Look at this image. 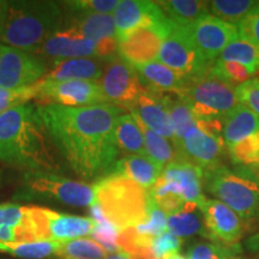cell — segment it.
I'll use <instances>...</instances> for the list:
<instances>
[{
  "label": "cell",
  "instance_id": "obj_13",
  "mask_svg": "<svg viewBox=\"0 0 259 259\" xmlns=\"http://www.w3.org/2000/svg\"><path fill=\"white\" fill-rule=\"evenodd\" d=\"M198 205L203 213L206 238L215 244L227 246L239 244L245 233L250 229L240 216L218 199L204 197Z\"/></svg>",
  "mask_w": 259,
  "mask_h": 259
},
{
  "label": "cell",
  "instance_id": "obj_16",
  "mask_svg": "<svg viewBox=\"0 0 259 259\" xmlns=\"http://www.w3.org/2000/svg\"><path fill=\"white\" fill-rule=\"evenodd\" d=\"M38 53L56 59H74V58L96 59L95 44L84 36L79 29L65 17L60 28L45 42Z\"/></svg>",
  "mask_w": 259,
  "mask_h": 259
},
{
  "label": "cell",
  "instance_id": "obj_5",
  "mask_svg": "<svg viewBox=\"0 0 259 259\" xmlns=\"http://www.w3.org/2000/svg\"><path fill=\"white\" fill-rule=\"evenodd\" d=\"M204 185L236 215L250 225L259 221V180L247 167L220 166L204 171Z\"/></svg>",
  "mask_w": 259,
  "mask_h": 259
},
{
  "label": "cell",
  "instance_id": "obj_9",
  "mask_svg": "<svg viewBox=\"0 0 259 259\" xmlns=\"http://www.w3.org/2000/svg\"><path fill=\"white\" fill-rule=\"evenodd\" d=\"M99 84L107 103L127 111L145 92L135 67L119 57L106 64Z\"/></svg>",
  "mask_w": 259,
  "mask_h": 259
},
{
  "label": "cell",
  "instance_id": "obj_49",
  "mask_svg": "<svg viewBox=\"0 0 259 259\" xmlns=\"http://www.w3.org/2000/svg\"><path fill=\"white\" fill-rule=\"evenodd\" d=\"M106 259H128V254H126L125 252H116V253H111L106 257Z\"/></svg>",
  "mask_w": 259,
  "mask_h": 259
},
{
  "label": "cell",
  "instance_id": "obj_23",
  "mask_svg": "<svg viewBox=\"0 0 259 259\" xmlns=\"http://www.w3.org/2000/svg\"><path fill=\"white\" fill-rule=\"evenodd\" d=\"M44 211L47 219L50 240L63 242L83 238L92 234L95 226L89 218L67 215L47 208H44Z\"/></svg>",
  "mask_w": 259,
  "mask_h": 259
},
{
  "label": "cell",
  "instance_id": "obj_47",
  "mask_svg": "<svg viewBox=\"0 0 259 259\" xmlns=\"http://www.w3.org/2000/svg\"><path fill=\"white\" fill-rule=\"evenodd\" d=\"M128 259H157L150 246L141 247L136 253L128 255Z\"/></svg>",
  "mask_w": 259,
  "mask_h": 259
},
{
  "label": "cell",
  "instance_id": "obj_29",
  "mask_svg": "<svg viewBox=\"0 0 259 259\" xmlns=\"http://www.w3.org/2000/svg\"><path fill=\"white\" fill-rule=\"evenodd\" d=\"M114 135L119 150L128 155H145L143 134L131 114L119 116Z\"/></svg>",
  "mask_w": 259,
  "mask_h": 259
},
{
  "label": "cell",
  "instance_id": "obj_42",
  "mask_svg": "<svg viewBox=\"0 0 259 259\" xmlns=\"http://www.w3.org/2000/svg\"><path fill=\"white\" fill-rule=\"evenodd\" d=\"M151 241L153 239L139 235L136 227H126L124 229H120L118 233V239H116L119 251L125 252L128 255L136 253L141 247H145V246L151 247Z\"/></svg>",
  "mask_w": 259,
  "mask_h": 259
},
{
  "label": "cell",
  "instance_id": "obj_8",
  "mask_svg": "<svg viewBox=\"0 0 259 259\" xmlns=\"http://www.w3.org/2000/svg\"><path fill=\"white\" fill-rule=\"evenodd\" d=\"M158 60L183 77L186 83L209 73L208 63L194 47L190 28H181L169 21V29L161 45ZM187 87V85H186Z\"/></svg>",
  "mask_w": 259,
  "mask_h": 259
},
{
  "label": "cell",
  "instance_id": "obj_20",
  "mask_svg": "<svg viewBox=\"0 0 259 259\" xmlns=\"http://www.w3.org/2000/svg\"><path fill=\"white\" fill-rule=\"evenodd\" d=\"M102 61L93 58L56 59L51 70L44 76V80L65 82V80H89L99 82L103 73Z\"/></svg>",
  "mask_w": 259,
  "mask_h": 259
},
{
  "label": "cell",
  "instance_id": "obj_35",
  "mask_svg": "<svg viewBox=\"0 0 259 259\" xmlns=\"http://www.w3.org/2000/svg\"><path fill=\"white\" fill-rule=\"evenodd\" d=\"M257 3L251 0H212L208 2V8L215 17L228 23L238 24Z\"/></svg>",
  "mask_w": 259,
  "mask_h": 259
},
{
  "label": "cell",
  "instance_id": "obj_40",
  "mask_svg": "<svg viewBox=\"0 0 259 259\" xmlns=\"http://www.w3.org/2000/svg\"><path fill=\"white\" fill-rule=\"evenodd\" d=\"M36 84L19 89L0 88V114L18 106L25 105L31 99H36Z\"/></svg>",
  "mask_w": 259,
  "mask_h": 259
},
{
  "label": "cell",
  "instance_id": "obj_39",
  "mask_svg": "<svg viewBox=\"0 0 259 259\" xmlns=\"http://www.w3.org/2000/svg\"><path fill=\"white\" fill-rule=\"evenodd\" d=\"M138 234L145 238L154 239L155 236L162 234L167 231V218L166 213L158 208L157 204L151 200L149 206L147 218L144 221L136 227Z\"/></svg>",
  "mask_w": 259,
  "mask_h": 259
},
{
  "label": "cell",
  "instance_id": "obj_31",
  "mask_svg": "<svg viewBox=\"0 0 259 259\" xmlns=\"http://www.w3.org/2000/svg\"><path fill=\"white\" fill-rule=\"evenodd\" d=\"M135 120L137 121L138 126L141 127L142 134H143L145 155L163 169L166 164L176 160V148H173V145L169 143L168 139L155 134L151 130H149L147 126L142 124L141 121L137 120V119H135Z\"/></svg>",
  "mask_w": 259,
  "mask_h": 259
},
{
  "label": "cell",
  "instance_id": "obj_15",
  "mask_svg": "<svg viewBox=\"0 0 259 259\" xmlns=\"http://www.w3.org/2000/svg\"><path fill=\"white\" fill-rule=\"evenodd\" d=\"M190 35L204 60L213 63L222 51L239 37V31L235 24L208 15L190 28Z\"/></svg>",
  "mask_w": 259,
  "mask_h": 259
},
{
  "label": "cell",
  "instance_id": "obj_46",
  "mask_svg": "<svg viewBox=\"0 0 259 259\" xmlns=\"http://www.w3.org/2000/svg\"><path fill=\"white\" fill-rule=\"evenodd\" d=\"M239 36L259 46V2L253 9L236 24Z\"/></svg>",
  "mask_w": 259,
  "mask_h": 259
},
{
  "label": "cell",
  "instance_id": "obj_34",
  "mask_svg": "<svg viewBox=\"0 0 259 259\" xmlns=\"http://www.w3.org/2000/svg\"><path fill=\"white\" fill-rule=\"evenodd\" d=\"M107 251L93 239L79 238L60 242L58 258L106 259Z\"/></svg>",
  "mask_w": 259,
  "mask_h": 259
},
{
  "label": "cell",
  "instance_id": "obj_6",
  "mask_svg": "<svg viewBox=\"0 0 259 259\" xmlns=\"http://www.w3.org/2000/svg\"><path fill=\"white\" fill-rule=\"evenodd\" d=\"M18 196L17 198L22 199L48 200L77 208L92 206L95 203L94 187L46 171L25 173Z\"/></svg>",
  "mask_w": 259,
  "mask_h": 259
},
{
  "label": "cell",
  "instance_id": "obj_38",
  "mask_svg": "<svg viewBox=\"0 0 259 259\" xmlns=\"http://www.w3.org/2000/svg\"><path fill=\"white\" fill-rule=\"evenodd\" d=\"M241 245H220L215 242H197L187 251L189 259H227L234 252H240Z\"/></svg>",
  "mask_w": 259,
  "mask_h": 259
},
{
  "label": "cell",
  "instance_id": "obj_11",
  "mask_svg": "<svg viewBox=\"0 0 259 259\" xmlns=\"http://www.w3.org/2000/svg\"><path fill=\"white\" fill-rule=\"evenodd\" d=\"M169 29V19L143 24L119 40L118 54L132 66L158 59L161 45Z\"/></svg>",
  "mask_w": 259,
  "mask_h": 259
},
{
  "label": "cell",
  "instance_id": "obj_24",
  "mask_svg": "<svg viewBox=\"0 0 259 259\" xmlns=\"http://www.w3.org/2000/svg\"><path fill=\"white\" fill-rule=\"evenodd\" d=\"M257 132H259V116L242 103H239L222 119V138L226 148Z\"/></svg>",
  "mask_w": 259,
  "mask_h": 259
},
{
  "label": "cell",
  "instance_id": "obj_43",
  "mask_svg": "<svg viewBox=\"0 0 259 259\" xmlns=\"http://www.w3.org/2000/svg\"><path fill=\"white\" fill-rule=\"evenodd\" d=\"M118 233L119 229L113 223L95 225L92 232V238L94 241L101 245L107 252H109V253H116V252H119L118 244H116Z\"/></svg>",
  "mask_w": 259,
  "mask_h": 259
},
{
  "label": "cell",
  "instance_id": "obj_33",
  "mask_svg": "<svg viewBox=\"0 0 259 259\" xmlns=\"http://www.w3.org/2000/svg\"><path fill=\"white\" fill-rule=\"evenodd\" d=\"M219 59L244 65L255 74L259 70V46L239 36L222 51Z\"/></svg>",
  "mask_w": 259,
  "mask_h": 259
},
{
  "label": "cell",
  "instance_id": "obj_50",
  "mask_svg": "<svg viewBox=\"0 0 259 259\" xmlns=\"http://www.w3.org/2000/svg\"><path fill=\"white\" fill-rule=\"evenodd\" d=\"M227 259H251L248 257H245V255L241 254V251L240 252H234V253H232L231 255H228Z\"/></svg>",
  "mask_w": 259,
  "mask_h": 259
},
{
  "label": "cell",
  "instance_id": "obj_45",
  "mask_svg": "<svg viewBox=\"0 0 259 259\" xmlns=\"http://www.w3.org/2000/svg\"><path fill=\"white\" fill-rule=\"evenodd\" d=\"M181 244L183 242H181L180 238L171 234L169 231H166L153 239L151 250L154 251L157 259H163L169 254L178 253V251L181 247Z\"/></svg>",
  "mask_w": 259,
  "mask_h": 259
},
{
  "label": "cell",
  "instance_id": "obj_25",
  "mask_svg": "<svg viewBox=\"0 0 259 259\" xmlns=\"http://www.w3.org/2000/svg\"><path fill=\"white\" fill-rule=\"evenodd\" d=\"M162 170L147 155H126L116 162L113 173L128 178L149 191L156 183Z\"/></svg>",
  "mask_w": 259,
  "mask_h": 259
},
{
  "label": "cell",
  "instance_id": "obj_14",
  "mask_svg": "<svg viewBox=\"0 0 259 259\" xmlns=\"http://www.w3.org/2000/svg\"><path fill=\"white\" fill-rule=\"evenodd\" d=\"M225 148L226 144L221 135L194 126L176 147V158L189 161L205 171L221 164L226 153Z\"/></svg>",
  "mask_w": 259,
  "mask_h": 259
},
{
  "label": "cell",
  "instance_id": "obj_2",
  "mask_svg": "<svg viewBox=\"0 0 259 259\" xmlns=\"http://www.w3.org/2000/svg\"><path fill=\"white\" fill-rule=\"evenodd\" d=\"M59 151L32 105L18 106L0 114V161L28 171H61Z\"/></svg>",
  "mask_w": 259,
  "mask_h": 259
},
{
  "label": "cell",
  "instance_id": "obj_44",
  "mask_svg": "<svg viewBox=\"0 0 259 259\" xmlns=\"http://www.w3.org/2000/svg\"><path fill=\"white\" fill-rule=\"evenodd\" d=\"M239 102L259 116V78H251L235 88Z\"/></svg>",
  "mask_w": 259,
  "mask_h": 259
},
{
  "label": "cell",
  "instance_id": "obj_51",
  "mask_svg": "<svg viewBox=\"0 0 259 259\" xmlns=\"http://www.w3.org/2000/svg\"><path fill=\"white\" fill-rule=\"evenodd\" d=\"M163 259H186V258L179 253H174V254L167 255V257H164Z\"/></svg>",
  "mask_w": 259,
  "mask_h": 259
},
{
  "label": "cell",
  "instance_id": "obj_37",
  "mask_svg": "<svg viewBox=\"0 0 259 259\" xmlns=\"http://www.w3.org/2000/svg\"><path fill=\"white\" fill-rule=\"evenodd\" d=\"M233 164L240 167L259 166V132L227 148Z\"/></svg>",
  "mask_w": 259,
  "mask_h": 259
},
{
  "label": "cell",
  "instance_id": "obj_41",
  "mask_svg": "<svg viewBox=\"0 0 259 259\" xmlns=\"http://www.w3.org/2000/svg\"><path fill=\"white\" fill-rule=\"evenodd\" d=\"M119 0H77L64 3L65 8L70 10V14H114L118 8Z\"/></svg>",
  "mask_w": 259,
  "mask_h": 259
},
{
  "label": "cell",
  "instance_id": "obj_53",
  "mask_svg": "<svg viewBox=\"0 0 259 259\" xmlns=\"http://www.w3.org/2000/svg\"><path fill=\"white\" fill-rule=\"evenodd\" d=\"M255 176H257V179L259 180V168H258V171H257V174H255Z\"/></svg>",
  "mask_w": 259,
  "mask_h": 259
},
{
  "label": "cell",
  "instance_id": "obj_19",
  "mask_svg": "<svg viewBox=\"0 0 259 259\" xmlns=\"http://www.w3.org/2000/svg\"><path fill=\"white\" fill-rule=\"evenodd\" d=\"M36 241L31 220L30 206L14 203L0 204V242Z\"/></svg>",
  "mask_w": 259,
  "mask_h": 259
},
{
  "label": "cell",
  "instance_id": "obj_48",
  "mask_svg": "<svg viewBox=\"0 0 259 259\" xmlns=\"http://www.w3.org/2000/svg\"><path fill=\"white\" fill-rule=\"evenodd\" d=\"M245 247L247 248L251 253H254L259 257V232L250 236V238L245 241Z\"/></svg>",
  "mask_w": 259,
  "mask_h": 259
},
{
  "label": "cell",
  "instance_id": "obj_18",
  "mask_svg": "<svg viewBox=\"0 0 259 259\" xmlns=\"http://www.w3.org/2000/svg\"><path fill=\"white\" fill-rule=\"evenodd\" d=\"M113 15L118 41L141 25L166 18L157 3L147 0H122Z\"/></svg>",
  "mask_w": 259,
  "mask_h": 259
},
{
  "label": "cell",
  "instance_id": "obj_32",
  "mask_svg": "<svg viewBox=\"0 0 259 259\" xmlns=\"http://www.w3.org/2000/svg\"><path fill=\"white\" fill-rule=\"evenodd\" d=\"M60 241H34L4 244L0 242V251L8 252L15 257L23 259H52L59 255Z\"/></svg>",
  "mask_w": 259,
  "mask_h": 259
},
{
  "label": "cell",
  "instance_id": "obj_17",
  "mask_svg": "<svg viewBox=\"0 0 259 259\" xmlns=\"http://www.w3.org/2000/svg\"><path fill=\"white\" fill-rule=\"evenodd\" d=\"M167 95L145 89L130 112L149 130L174 142V131L167 109Z\"/></svg>",
  "mask_w": 259,
  "mask_h": 259
},
{
  "label": "cell",
  "instance_id": "obj_4",
  "mask_svg": "<svg viewBox=\"0 0 259 259\" xmlns=\"http://www.w3.org/2000/svg\"><path fill=\"white\" fill-rule=\"evenodd\" d=\"M93 187L95 202L102 209L106 219L119 231L126 227H137L147 218L153 198L148 190L134 180L111 173Z\"/></svg>",
  "mask_w": 259,
  "mask_h": 259
},
{
  "label": "cell",
  "instance_id": "obj_10",
  "mask_svg": "<svg viewBox=\"0 0 259 259\" xmlns=\"http://www.w3.org/2000/svg\"><path fill=\"white\" fill-rule=\"evenodd\" d=\"M36 100L40 106L88 107L107 103L99 83L89 80L51 82L40 79L36 83Z\"/></svg>",
  "mask_w": 259,
  "mask_h": 259
},
{
  "label": "cell",
  "instance_id": "obj_3",
  "mask_svg": "<svg viewBox=\"0 0 259 259\" xmlns=\"http://www.w3.org/2000/svg\"><path fill=\"white\" fill-rule=\"evenodd\" d=\"M63 21V10L57 2H6L0 17V44L28 53H38Z\"/></svg>",
  "mask_w": 259,
  "mask_h": 259
},
{
  "label": "cell",
  "instance_id": "obj_36",
  "mask_svg": "<svg viewBox=\"0 0 259 259\" xmlns=\"http://www.w3.org/2000/svg\"><path fill=\"white\" fill-rule=\"evenodd\" d=\"M209 73L215 78L222 80L229 85L235 87V88L240 84L247 82L248 79H251L252 76H254V73L244 65L234 63V61H223L220 59H216L211 64Z\"/></svg>",
  "mask_w": 259,
  "mask_h": 259
},
{
  "label": "cell",
  "instance_id": "obj_54",
  "mask_svg": "<svg viewBox=\"0 0 259 259\" xmlns=\"http://www.w3.org/2000/svg\"><path fill=\"white\" fill-rule=\"evenodd\" d=\"M60 259H73V258H60Z\"/></svg>",
  "mask_w": 259,
  "mask_h": 259
},
{
  "label": "cell",
  "instance_id": "obj_30",
  "mask_svg": "<svg viewBox=\"0 0 259 259\" xmlns=\"http://www.w3.org/2000/svg\"><path fill=\"white\" fill-rule=\"evenodd\" d=\"M167 109L169 113L171 127L174 131V148L179 144L187 132L196 126V118L191 111L189 103L183 95L168 94Z\"/></svg>",
  "mask_w": 259,
  "mask_h": 259
},
{
  "label": "cell",
  "instance_id": "obj_7",
  "mask_svg": "<svg viewBox=\"0 0 259 259\" xmlns=\"http://www.w3.org/2000/svg\"><path fill=\"white\" fill-rule=\"evenodd\" d=\"M183 96L196 119H223L239 105L235 87L210 73L187 83Z\"/></svg>",
  "mask_w": 259,
  "mask_h": 259
},
{
  "label": "cell",
  "instance_id": "obj_22",
  "mask_svg": "<svg viewBox=\"0 0 259 259\" xmlns=\"http://www.w3.org/2000/svg\"><path fill=\"white\" fill-rule=\"evenodd\" d=\"M161 176L179 184L181 196L185 202L199 204L205 197L202 194L204 171L202 168L189 161L176 158L163 168Z\"/></svg>",
  "mask_w": 259,
  "mask_h": 259
},
{
  "label": "cell",
  "instance_id": "obj_27",
  "mask_svg": "<svg viewBox=\"0 0 259 259\" xmlns=\"http://www.w3.org/2000/svg\"><path fill=\"white\" fill-rule=\"evenodd\" d=\"M167 229L180 239L197 234L206 238L203 213L198 204L194 202H185L179 211L168 216Z\"/></svg>",
  "mask_w": 259,
  "mask_h": 259
},
{
  "label": "cell",
  "instance_id": "obj_21",
  "mask_svg": "<svg viewBox=\"0 0 259 259\" xmlns=\"http://www.w3.org/2000/svg\"><path fill=\"white\" fill-rule=\"evenodd\" d=\"M134 67L137 71L144 88L150 92L177 95H183L185 92L186 80L162 63L151 61Z\"/></svg>",
  "mask_w": 259,
  "mask_h": 259
},
{
  "label": "cell",
  "instance_id": "obj_52",
  "mask_svg": "<svg viewBox=\"0 0 259 259\" xmlns=\"http://www.w3.org/2000/svg\"><path fill=\"white\" fill-rule=\"evenodd\" d=\"M5 5H6V2H0V17H2L3 12H4Z\"/></svg>",
  "mask_w": 259,
  "mask_h": 259
},
{
  "label": "cell",
  "instance_id": "obj_28",
  "mask_svg": "<svg viewBox=\"0 0 259 259\" xmlns=\"http://www.w3.org/2000/svg\"><path fill=\"white\" fill-rule=\"evenodd\" d=\"M67 19L95 45L106 38L116 37L114 18L111 15L70 14Z\"/></svg>",
  "mask_w": 259,
  "mask_h": 259
},
{
  "label": "cell",
  "instance_id": "obj_1",
  "mask_svg": "<svg viewBox=\"0 0 259 259\" xmlns=\"http://www.w3.org/2000/svg\"><path fill=\"white\" fill-rule=\"evenodd\" d=\"M124 109L114 105L37 106L48 135L70 167L85 179L105 178L118 162L115 125Z\"/></svg>",
  "mask_w": 259,
  "mask_h": 259
},
{
  "label": "cell",
  "instance_id": "obj_12",
  "mask_svg": "<svg viewBox=\"0 0 259 259\" xmlns=\"http://www.w3.org/2000/svg\"><path fill=\"white\" fill-rule=\"evenodd\" d=\"M46 73V65L36 54L0 44V88L34 85Z\"/></svg>",
  "mask_w": 259,
  "mask_h": 259
},
{
  "label": "cell",
  "instance_id": "obj_26",
  "mask_svg": "<svg viewBox=\"0 0 259 259\" xmlns=\"http://www.w3.org/2000/svg\"><path fill=\"white\" fill-rule=\"evenodd\" d=\"M166 17L181 28H191L200 18L209 15L208 2L199 0H168L157 2Z\"/></svg>",
  "mask_w": 259,
  "mask_h": 259
}]
</instances>
